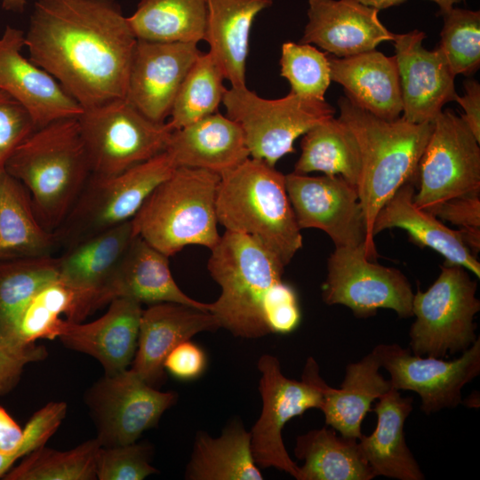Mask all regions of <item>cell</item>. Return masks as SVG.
Segmentation results:
<instances>
[{
  "label": "cell",
  "instance_id": "obj_28",
  "mask_svg": "<svg viewBox=\"0 0 480 480\" xmlns=\"http://www.w3.org/2000/svg\"><path fill=\"white\" fill-rule=\"evenodd\" d=\"M133 237L131 220L68 246L57 258L59 277L92 296L99 309L104 306L103 290Z\"/></svg>",
  "mask_w": 480,
  "mask_h": 480
},
{
  "label": "cell",
  "instance_id": "obj_14",
  "mask_svg": "<svg viewBox=\"0 0 480 480\" xmlns=\"http://www.w3.org/2000/svg\"><path fill=\"white\" fill-rule=\"evenodd\" d=\"M176 400L174 392L159 391L131 369L105 373L84 396L101 446L137 442Z\"/></svg>",
  "mask_w": 480,
  "mask_h": 480
},
{
  "label": "cell",
  "instance_id": "obj_27",
  "mask_svg": "<svg viewBox=\"0 0 480 480\" xmlns=\"http://www.w3.org/2000/svg\"><path fill=\"white\" fill-rule=\"evenodd\" d=\"M414 184L406 183L382 206L373 221L372 236L388 228L404 229L421 247L443 255L446 263L459 265L480 277V263L464 244L459 230L446 227L413 201Z\"/></svg>",
  "mask_w": 480,
  "mask_h": 480
},
{
  "label": "cell",
  "instance_id": "obj_8",
  "mask_svg": "<svg viewBox=\"0 0 480 480\" xmlns=\"http://www.w3.org/2000/svg\"><path fill=\"white\" fill-rule=\"evenodd\" d=\"M222 103L227 116L241 128L250 156L274 167L281 157L294 152L299 136L335 114L325 100L292 92L268 100L246 85L227 89Z\"/></svg>",
  "mask_w": 480,
  "mask_h": 480
},
{
  "label": "cell",
  "instance_id": "obj_7",
  "mask_svg": "<svg viewBox=\"0 0 480 480\" xmlns=\"http://www.w3.org/2000/svg\"><path fill=\"white\" fill-rule=\"evenodd\" d=\"M476 281L466 268L445 263L436 280L412 299L410 350L420 356L444 358L467 350L476 340L474 323L480 310Z\"/></svg>",
  "mask_w": 480,
  "mask_h": 480
},
{
  "label": "cell",
  "instance_id": "obj_32",
  "mask_svg": "<svg viewBox=\"0 0 480 480\" xmlns=\"http://www.w3.org/2000/svg\"><path fill=\"white\" fill-rule=\"evenodd\" d=\"M95 310L89 294L58 277L26 305L18 318L12 341L18 347H28L37 340L58 339L65 321L82 322Z\"/></svg>",
  "mask_w": 480,
  "mask_h": 480
},
{
  "label": "cell",
  "instance_id": "obj_25",
  "mask_svg": "<svg viewBox=\"0 0 480 480\" xmlns=\"http://www.w3.org/2000/svg\"><path fill=\"white\" fill-rule=\"evenodd\" d=\"M327 57L331 80L344 88L352 102L385 120L400 117L403 102L395 56L374 49L349 57Z\"/></svg>",
  "mask_w": 480,
  "mask_h": 480
},
{
  "label": "cell",
  "instance_id": "obj_47",
  "mask_svg": "<svg viewBox=\"0 0 480 480\" xmlns=\"http://www.w3.org/2000/svg\"><path fill=\"white\" fill-rule=\"evenodd\" d=\"M479 194L474 193L453 197L441 202L426 211L440 220H447L457 226L459 230H480Z\"/></svg>",
  "mask_w": 480,
  "mask_h": 480
},
{
  "label": "cell",
  "instance_id": "obj_2",
  "mask_svg": "<svg viewBox=\"0 0 480 480\" xmlns=\"http://www.w3.org/2000/svg\"><path fill=\"white\" fill-rule=\"evenodd\" d=\"M339 119L355 135L361 155L357 185L363 209L367 244L376 257L372 228L382 206L406 183H417L418 165L433 124H413L402 116L380 118L346 96L338 100Z\"/></svg>",
  "mask_w": 480,
  "mask_h": 480
},
{
  "label": "cell",
  "instance_id": "obj_15",
  "mask_svg": "<svg viewBox=\"0 0 480 480\" xmlns=\"http://www.w3.org/2000/svg\"><path fill=\"white\" fill-rule=\"evenodd\" d=\"M372 350L389 373L392 388L418 394L425 414L456 408L462 403V388L480 374L479 337L451 361L417 356L396 343L379 344Z\"/></svg>",
  "mask_w": 480,
  "mask_h": 480
},
{
  "label": "cell",
  "instance_id": "obj_23",
  "mask_svg": "<svg viewBox=\"0 0 480 480\" xmlns=\"http://www.w3.org/2000/svg\"><path fill=\"white\" fill-rule=\"evenodd\" d=\"M117 298L139 303L173 302L209 311L210 303L197 301L178 286L168 256L134 236L102 292L103 305Z\"/></svg>",
  "mask_w": 480,
  "mask_h": 480
},
{
  "label": "cell",
  "instance_id": "obj_33",
  "mask_svg": "<svg viewBox=\"0 0 480 480\" xmlns=\"http://www.w3.org/2000/svg\"><path fill=\"white\" fill-rule=\"evenodd\" d=\"M185 478L188 480H262L251 448V433L241 421L228 425L219 437L196 433Z\"/></svg>",
  "mask_w": 480,
  "mask_h": 480
},
{
  "label": "cell",
  "instance_id": "obj_12",
  "mask_svg": "<svg viewBox=\"0 0 480 480\" xmlns=\"http://www.w3.org/2000/svg\"><path fill=\"white\" fill-rule=\"evenodd\" d=\"M418 165L415 204L429 209L445 200L480 193V147L461 116L441 111Z\"/></svg>",
  "mask_w": 480,
  "mask_h": 480
},
{
  "label": "cell",
  "instance_id": "obj_34",
  "mask_svg": "<svg viewBox=\"0 0 480 480\" xmlns=\"http://www.w3.org/2000/svg\"><path fill=\"white\" fill-rule=\"evenodd\" d=\"M294 455L304 463L297 480H372L375 476L364 460L358 440L323 427L296 439Z\"/></svg>",
  "mask_w": 480,
  "mask_h": 480
},
{
  "label": "cell",
  "instance_id": "obj_46",
  "mask_svg": "<svg viewBox=\"0 0 480 480\" xmlns=\"http://www.w3.org/2000/svg\"><path fill=\"white\" fill-rule=\"evenodd\" d=\"M47 356L44 346L17 347L0 332V396L5 395L18 384L25 366Z\"/></svg>",
  "mask_w": 480,
  "mask_h": 480
},
{
  "label": "cell",
  "instance_id": "obj_20",
  "mask_svg": "<svg viewBox=\"0 0 480 480\" xmlns=\"http://www.w3.org/2000/svg\"><path fill=\"white\" fill-rule=\"evenodd\" d=\"M379 12L355 0H308V21L299 43L315 44L338 58L374 50L395 36L381 23Z\"/></svg>",
  "mask_w": 480,
  "mask_h": 480
},
{
  "label": "cell",
  "instance_id": "obj_40",
  "mask_svg": "<svg viewBox=\"0 0 480 480\" xmlns=\"http://www.w3.org/2000/svg\"><path fill=\"white\" fill-rule=\"evenodd\" d=\"M441 16L439 47L453 75H473L480 67V12L452 7Z\"/></svg>",
  "mask_w": 480,
  "mask_h": 480
},
{
  "label": "cell",
  "instance_id": "obj_11",
  "mask_svg": "<svg viewBox=\"0 0 480 480\" xmlns=\"http://www.w3.org/2000/svg\"><path fill=\"white\" fill-rule=\"evenodd\" d=\"M77 119L95 176L118 174L164 152L172 132L125 99L84 109Z\"/></svg>",
  "mask_w": 480,
  "mask_h": 480
},
{
  "label": "cell",
  "instance_id": "obj_29",
  "mask_svg": "<svg viewBox=\"0 0 480 480\" xmlns=\"http://www.w3.org/2000/svg\"><path fill=\"white\" fill-rule=\"evenodd\" d=\"M273 0H207L204 40L231 86L245 84L250 32L256 16Z\"/></svg>",
  "mask_w": 480,
  "mask_h": 480
},
{
  "label": "cell",
  "instance_id": "obj_50",
  "mask_svg": "<svg viewBox=\"0 0 480 480\" xmlns=\"http://www.w3.org/2000/svg\"><path fill=\"white\" fill-rule=\"evenodd\" d=\"M23 429L0 405V455L10 456L21 443Z\"/></svg>",
  "mask_w": 480,
  "mask_h": 480
},
{
  "label": "cell",
  "instance_id": "obj_44",
  "mask_svg": "<svg viewBox=\"0 0 480 480\" xmlns=\"http://www.w3.org/2000/svg\"><path fill=\"white\" fill-rule=\"evenodd\" d=\"M37 129L28 111L0 90V170L16 148Z\"/></svg>",
  "mask_w": 480,
  "mask_h": 480
},
{
  "label": "cell",
  "instance_id": "obj_37",
  "mask_svg": "<svg viewBox=\"0 0 480 480\" xmlns=\"http://www.w3.org/2000/svg\"><path fill=\"white\" fill-rule=\"evenodd\" d=\"M58 277V259L52 255L0 261V332L11 343L26 305Z\"/></svg>",
  "mask_w": 480,
  "mask_h": 480
},
{
  "label": "cell",
  "instance_id": "obj_42",
  "mask_svg": "<svg viewBox=\"0 0 480 480\" xmlns=\"http://www.w3.org/2000/svg\"><path fill=\"white\" fill-rule=\"evenodd\" d=\"M152 449L148 444L132 443L100 446L95 460L99 480H142L158 470L150 465Z\"/></svg>",
  "mask_w": 480,
  "mask_h": 480
},
{
  "label": "cell",
  "instance_id": "obj_26",
  "mask_svg": "<svg viewBox=\"0 0 480 480\" xmlns=\"http://www.w3.org/2000/svg\"><path fill=\"white\" fill-rule=\"evenodd\" d=\"M413 400L391 388L379 398L373 409L377 424L369 436L358 439L360 451L375 476L397 480H423L421 471L409 449L404 432L412 412Z\"/></svg>",
  "mask_w": 480,
  "mask_h": 480
},
{
  "label": "cell",
  "instance_id": "obj_43",
  "mask_svg": "<svg viewBox=\"0 0 480 480\" xmlns=\"http://www.w3.org/2000/svg\"><path fill=\"white\" fill-rule=\"evenodd\" d=\"M68 405L64 402H50L36 411L23 429L21 443L10 456L0 455V478L14 463L44 445L66 418Z\"/></svg>",
  "mask_w": 480,
  "mask_h": 480
},
{
  "label": "cell",
  "instance_id": "obj_35",
  "mask_svg": "<svg viewBox=\"0 0 480 480\" xmlns=\"http://www.w3.org/2000/svg\"><path fill=\"white\" fill-rule=\"evenodd\" d=\"M301 154L294 172H321L339 175L356 187L361 174V155L356 139L339 118L324 120L303 134Z\"/></svg>",
  "mask_w": 480,
  "mask_h": 480
},
{
  "label": "cell",
  "instance_id": "obj_21",
  "mask_svg": "<svg viewBox=\"0 0 480 480\" xmlns=\"http://www.w3.org/2000/svg\"><path fill=\"white\" fill-rule=\"evenodd\" d=\"M220 328L210 311L173 302L152 304L142 311L131 370L155 387L164 379V362L180 343L202 332Z\"/></svg>",
  "mask_w": 480,
  "mask_h": 480
},
{
  "label": "cell",
  "instance_id": "obj_16",
  "mask_svg": "<svg viewBox=\"0 0 480 480\" xmlns=\"http://www.w3.org/2000/svg\"><path fill=\"white\" fill-rule=\"evenodd\" d=\"M285 187L297 224L326 233L335 247L367 244V229L356 187L339 175L318 177L292 172Z\"/></svg>",
  "mask_w": 480,
  "mask_h": 480
},
{
  "label": "cell",
  "instance_id": "obj_41",
  "mask_svg": "<svg viewBox=\"0 0 480 480\" xmlns=\"http://www.w3.org/2000/svg\"><path fill=\"white\" fill-rule=\"evenodd\" d=\"M280 75L287 79L291 92L299 96L324 100L331 80L327 54L309 44H283Z\"/></svg>",
  "mask_w": 480,
  "mask_h": 480
},
{
  "label": "cell",
  "instance_id": "obj_30",
  "mask_svg": "<svg viewBox=\"0 0 480 480\" xmlns=\"http://www.w3.org/2000/svg\"><path fill=\"white\" fill-rule=\"evenodd\" d=\"M380 360L373 350L346 367L340 388L322 383L320 410L325 424L346 437L360 439L362 422L374 400L392 388L389 380L380 373Z\"/></svg>",
  "mask_w": 480,
  "mask_h": 480
},
{
  "label": "cell",
  "instance_id": "obj_49",
  "mask_svg": "<svg viewBox=\"0 0 480 480\" xmlns=\"http://www.w3.org/2000/svg\"><path fill=\"white\" fill-rule=\"evenodd\" d=\"M465 94L457 95L455 101L464 109L461 118L471 130L476 140L480 142V84L471 78L464 82Z\"/></svg>",
  "mask_w": 480,
  "mask_h": 480
},
{
  "label": "cell",
  "instance_id": "obj_17",
  "mask_svg": "<svg viewBox=\"0 0 480 480\" xmlns=\"http://www.w3.org/2000/svg\"><path fill=\"white\" fill-rule=\"evenodd\" d=\"M200 53L196 43L137 39L124 99L148 119L164 123L183 79Z\"/></svg>",
  "mask_w": 480,
  "mask_h": 480
},
{
  "label": "cell",
  "instance_id": "obj_3",
  "mask_svg": "<svg viewBox=\"0 0 480 480\" xmlns=\"http://www.w3.org/2000/svg\"><path fill=\"white\" fill-rule=\"evenodd\" d=\"M4 169L28 189L40 223L56 230L92 175L77 117L37 128L16 148Z\"/></svg>",
  "mask_w": 480,
  "mask_h": 480
},
{
  "label": "cell",
  "instance_id": "obj_1",
  "mask_svg": "<svg viewBox=\"0 0 480 480\" xmlns=\"http://www.w3.org/2000/svg\"><path fill=\"white\" fill-rule=\"evenodd\" d=\"M137 38L116 0H38L29 60L84 108L124 99Z\"/></svg>",
  "mask_w": 480,
  "mask_h": 480
},
{
  "label": "cell",
  "instance_id": "obj_51",
  "mask_svg": "<svg viewBox=\"0 0 480 480\" xmlns=\"http://www.w3.org/2000/svg\"><path fill=\"white\" fill-rule=\"evenodd\" d=\"M365 6L372 7L378 10L399 5L406 0H355Z\"/></svg>",
  "mask_w": 480,
  "mask_h": 480
},
{
  "label": "cell",
  "instance_id": "obj_18",
  "mask_svg": "<svg viewBox=\"0 0 480 480\" xmlns=\"http://www.w3.org/2000/svg\"><path fill=\"white\" fill-rule=\"evenodd\" d=\"M425 32L414 29L395 34L403 118L413 124L432 123L449 101L455 100L453 75L438 46L428 51L422 43Z\"/></svg>",
  "mask_w": 480,
  "mask_h": 480
},
{
  "label": "cell",
  "instance_id": "obj_24",
  "mask_svg": "<svg viewBox=\"0 0 480 480\" xmlns=\"http://www.w3.org/2000/svg\"><path fill=\"white\" fill-rule=\"evenodd\" d=\"M165 152L176 168L204 169L220 176L250 157L239 125L219 112L172 131Z\"/></svg>",
  "mask_w": 480,
  "mask_h": 480
},
{
  "label": "cell",
  "instance_id": "obj_45",
  "mask_svg": "<svg viewBox=\"0 0 480 480\" xmlns=\"http://www.w3.org/2000/svg\"><path fill=\"white\" fill-rule=\"evenodd\" d=\"M267 325L270 333L288 334L300 322V310L294 289L281 281L269 291L264 305Z\"/></svg>",
  "mask_w": 480,
  "mask_h": 480
},
{
  "label": "cell",
  "instance_id": "obj_39",
  "mask_svg": "<svg viewBox=\"0 0 480 480\" xmlns=\"http://www.w3.org/2000/svg\"><path fill=\"white\" fill-rule=\"evenodd\" d=\"M100 446L96 437L68 451L54 450L44 444L22 458L3 479L95 480V460Z\"/></svg>",
  "mask_w": 480,
  "mask_h": 480
},
{
  "label": "cell",
  "instance_id": "obj_53",
  "mask_svg": "<svg viewBox=\"0 0 480 480\" xmlns=\"http://www.w3.org/2000/svg\"><path fill=\"white\" fill-rule=\"evenodd\" d=\"M436 3L439 6V14H443L451 10L453 5L463 0H430Z\"/></svg>",
  "mask_w": 480,
  "mask_h": 480
},
{
  "label": "cell",
  "instance_id": "obj_6",
  "mask_svg": "<svg viewBox=\"0 0 480 480\" xmlns=\"http://www.w3.org/2000/svg\"><path fill=\"white\" fill-rule=\"evenodd\" d=\"M220 176L177 167L132 219L134 236L172 256L189 244L212 249L220 241L216 196Z\"/></svg>",
  "mask_w": 480,
  "mask_h": 480
},
{
  "label": "cell",
  "instance_id": "obj_13",
  "mask_svg": "<svg viewBox=\"0 0 480 480\" xmlns=\"http://www.w3.org/2000/svg\"><path fill=\"white\" fill-rule=\"evenodd\" d=\"M413 294L407 277L395 268L372 262L365 244L335 247L328 258L322 297L329 306H346L360 318L374 316L379 308L406 318L413 316Z\"/></svg>",
  "mask_w": 480,
  "mask_h": 480
},
{
  "label": "cell",
  "instance_id": "obj_31",
  "mask_svg": "<svg viewBox=\"0 0 480 480\" xmlns=\"http://www.w3.org/2000/svg\"><path fill=\"white\" fill-rule=\"evenodd\" d=\"M59 244L54 231L39 221L25 186L0 170V261L51 256Z\"/></svg>",
  "mask_w": 480,
  "mask_h": 480
},
{
  "label": "cell",
  "instance_id": "obj_9",
  "mask_svg": "<svg viewBox=\"0 0 480 480\" xmlns=\"http://www.w3.org/2000/svg\"><path fill=\"white\" fill-rule=\"evenodd\" d=\"M175 168L164 151L118 174L91 175L71 211L54 230L59 244L68 247L131 220Z\"/></svg>",
  "mask_w": 480,
  "mask_h": 480
},
{
  "label": "cell",
  "instance_id": "obj_48",
  "mask_svg": "<svg viewBox=\"0 0 480 480\" xmlns=\"http://www.w3.org/2000/svg\"><path fill=\"white\" fill-rule=\"evenodd\" d=\"M204 350L190 340L172 348L164 362V368L172 377L180 380H191L200 377L206 367Z\"/></svg>",
  "mask_w": 480,
  "mask_h": 480
},
{
  "label": "cell",
  "instance_id": "obj_10",
  "mask_svg": "<svg viewBox=\"0 0 480 480\" xmlns=\"http://www.w3.org/2000/svg\"><path fill=\"white\" fill-rule=\"evenodd\" d=\"M257 365L260 372L259 390L262 408L250 431L253 459L260 468H276L297 479L299 466L289 456L282 432L293 417L309 409H320L324 380L319 366L309 356L301 380H295L282 373L279 360L274 356H261Z\"/></svg>",
  "mask_w": 480,
  "mask_h": 480
},
{
  "label": "cell",
  "instance_id": "obj_4",
  "mask_svg": "<svg viewBox=\"0 0 480 480\" xmlns=\"http://www.w3.org/2000/svg\"><path fill=\"white\" fill-rule=\"evenodd\" d=\"M216 214L226 230L256 237L284 266L302 247L284 175L263 160L250 156L220 176Z\"/></svg>",
  "mask_w": 480,
  "mask_h": 480
},
{
  "label": "cell",
  "instance_id": "obj_38",
  "mask_svg": "<svg viewBox=\"0 0 480 480\" xmlns=\"http://www.w3.org/2000/svg\"><path fill=\"white\" fill-rule=\"evenodd\" d=\"M224 79L213 56L201 52L179 88L167 123L170 128L178 130L215 113L227 91Z\"/></svg>",
  "mask_w": 480,
  "mask_h": 480
},
{
  "label": "cell",
  "instance_id": "obj_36",
  "mask_svg": "<svg viewBox=\"0 0 480 480\" xmlns=\"http://www.w3.org/2000/svg\"><path fill=\"white\" fill-rule=\"evenodd\" d=\"M127 20L137 39L198 44L204 37L207 0H140Z\"/></svg>",
  "mask_w": 480,
  "mask_h": 480
},
{
  "label": "cell",
  "instance_id": "obj_22",
  "mask_svg": "<svg viewBox=\"0 0 480 480\" xmlns=\"http://www.w3.org/2000/svg\"><path fill=\"white\" fill-rule=\"evenodd\" d=\"M142 311L140 303L117 298L94 321H65L58 339L66 348L95 358L106 374H114L133 360Z\"/></svg>",
  "mask_w": 480,
  "mask_h": 480
},
{
  "label": "cell",
  "instance_id": "obj_19",
  "mask_svg": "<svg viewBox=\"0 0 480 480\" xmlns=\"http://www.w3.org/2000/svg\"><path fill=\"white\" fill-rule=\"evenodd\" d=\"M23 46L24 32L7 26L0 36V90L28 111L37 128L78 117L84 108L52 75L22 56Z\"/></svg>",
  "mask_w": 480,
  "mask_h": 480
},
{
  "label": "cell",
  "instance_id": "obj_52",
  "mask_svg": "<svg viewBox=\"0 0 480 480\" xmlns=\"http://www.w3.org/2000/svg\"><path fill=\"white\" fill-rule=\"evenodd\" d=\"M26 4L27 0H2L3 8L14 12H22Z\"/></svg>",
  "mask_w": 480,
  "mask_h": 480
},
{
  "label": "cell",
  "instance_id": "obj_5",
  "mask_svg": "<svg viewBox=\"0 0 480 480\" xmlns=\"http://www.w3.org/2000/svg\"><path fill=\"white\" fill-rule=\"evenodd\" d=\"M207 267L221 288L209 309L220 327L245 339L269 334L264 305L272 287L283 281L280 259L256 237L226 230L211 249Z\"/></svg>",
  "mask_w": 480,
  "mask_h": 480
}]
</instances>
